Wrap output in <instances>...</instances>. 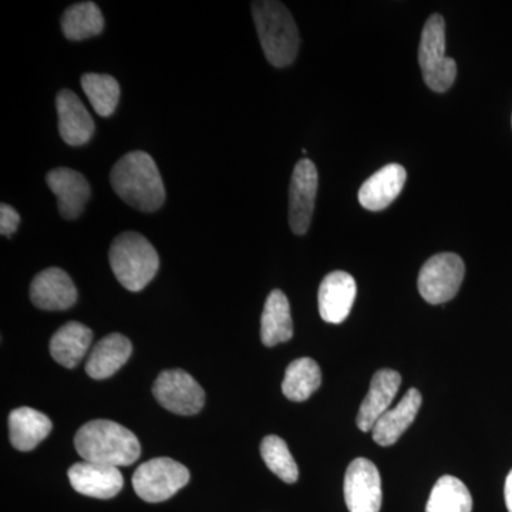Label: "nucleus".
I'll use <instances>...</instances> for the list:
<instances>
[{
	"instance_id": "c85d7f7f",
	"label": "nucleus",
	"mask_w": 512,
	"mask_h": 512,
	"mask_svg": "<svg viewBox=\"0 0 512 512\" xmlns=\"http://www.w3.org/2000/svg\"><path fill=\"white\" fill-rule=\"evenodd\" d=\"M504 494L508 512H512V470L508 474L507 480H505Z\"/></svg>"
},
{
	"instance_id": "423d86ee",
	"label": "nucleus",
	"mask_w": 512,
	"mask_h": 512,
	"mask_svg": "<svg viewBox=\"0 0 512 512\" xmlns=\"http://www.w3.org/2000/svg\"><path fill=\"white\" fill-rule=\"evenodd\" d=\"M190 478V471L183 464L173 458L160 457L137 468L133 487L141 500L163 503L190 483Z\"/></svg>"
},
{
	"instance_id": "412c9836",
	"label": "nucleus",
	"mask_w": 512,
	"mask_h": 512,
	"mask_svg": "<svg viewBox=\"0 0 512 512\" xmlns=\"http://www.w3.org/2000/svg\"><path fill=\"white\" fill-rule=\"evenodd\" d=\"M93 332L80 322L62 326L50 340V355L59 365L74 369L92 345Z\"/></svg>"
},
{
	"instance_id": "ddd939ff",
	"label": "nucleus",
	"mask_w": 512,
	"mask_h": 512,
	"mask_svg": "<svg viewBox=\"0 0 512 512\" xmlns=\"http://www.w3.org/2000/svg\"><path fill=\"white\" fill-rule=\"evenodd\" d=\"M47 185L57 197V207L64 220H76L83 214L92 190L83 174L72 168L59 167L47 173Z\"/></svg>"
},
{
	"instance_id": "f3484780",
	"label": "nucleus",
	"mask_w": 512,
	"mask_h": 512,
	"mask_svg": "<svg viewBox=\"0 0 512 512\" xmlns=\"http://www.w3.org/2000/svg\"><path fill=\"white\" fill-rule=\"evenodd\" d=\"M406 180L407 173L403 165H386L360 187V205L369 211L386 210L399 197Z\"/></svg>"
},
{
	"instance_id": "39448f33",
	"label": "nucleus",
	"mask_w": 512,
	"mask_h": 512,
	"mask_svg": "<svg viewBox=\"0 0 512 512\" xmlns=\"http://www.w3.org/2000/svg\"><path fill=\"white\" fill-rule=\"evenodd\" d=\"M419 63L424 83L433 92L444 93L456 82V60L446 56V22L431 15L421 32Z\"/></svg>"
},
{
	"instance_id": "dca6fc26",
	"label": "nucleus",
	"mask_w": 512,
	"mask_h": 512,
	"mask_svg": "<svg viewBox=\"0 0 512 512\" xmlns=\"http://www.w3.org/2000/svg\"><path fill=\"white\" fill-rule=\"evenodd\" d=\"M400 384H402V376L394 370L383 369L376 372L370 382L369 393L360 404L359 414H357V427L360 430L365 433L373 431L380 417L392 406Z\"/></svg>"
},
{
	"instance_id": "0eeeda50",
	"label": "nucleus",
	"mask_w": 512,
	"mask_h": 512,
	"mask_svg": "<svg viewBox=\"0 0 512 512\" xmlns=\"http://www.w3.org/2000/svg\"><path fill=\"white\" fill-rule=\"evenodd\" d=\"M466 265L457 254H437L423 265L419 275V291L424 301L441 305L451 301L460 291Z\"/></svg>"
},
{
	"instance_id": "cd10ccee",
	"label": "nucleus",
	"mask_w": 512,
	"mask_h": 512,
	"mask_svg": "<svg viewBox=\"0 0 512 512\" xmlns=\"http://www.w3.org/2000/svg\"><path fill=\"white\" fill-rule=\"evenodd\" d=\"M20 224V215L15 208L10 207L9 204L3 202L0 205V234L3 237H12L15 234Z\"/></svg>"
},
{
	"instance_id": "1a4fd4ad",
	"label": "nucleus",
	"mask_w": 512,
	"mask_h": 512,
	"mask_svg": "<svg viewBox=\"0 0 512 512\" xmlns=\"http://www.w3.org/2000/svg\"><path fill=\"white\" fill-rule=\"evenodd\" d=\"M343 490L349 512H380L382 478L375 464L367 458H356L349 464Z\"/></svg>"
},
{
	"instance_id": "4be33fe9",
	"label": "nucleus",
	"mask_w": 512,
	"mask_h": 512,
	"mask_svg": "<svg viewBox=\"0 0 512 512\" xmlns=\"http://www.w3.org/2000/svg\"><path fill=\"white\" fill-rule=\"evenodd\" d=\"M293 336L291 305L284 292L275 289L266 298L261 318V339L268 348L288 342Z\"/></svg>"
},
{
	"instance_id": "bb28decb",
	"label": "nucleus",
	"mask_w": 512,
	"mask_h": 512,
	"mask_svg": "<svg viewBox=\"0 0 512 512\" xmlns=\"http://www.w3.org/2000/svg\"><path fill=\"white\" fill-rule=\"evenodd\" d=\"M261 456L264 458L266 467L285 481L286 484H293L298 481L299 470L293 460L288 444L278 436H268L262 440Z\"/></svg>"
},
{
	"instance_id": "7ed1b4c3",
	"label": "nucleus",
	"mask_w": 512,
	"mask_h": 512,
	"mask_svg": "<svg viewBox=\"0 0 512 512\" xmlns=\"http://www.w3.org/2000/svg\"><path fill=\"white\" fill-rule=\"evenodd\" d=\"M252 16L266 60L274 67L291 66L301 47L298 26L281 2L252 3Z\"/></svg>"
},
{
	"instance_id": "5701e85b",
	"label": "nucleus",
	"mask_w": 512,
	"mask_h": 512,
	"mask_svg": "<svg viewBox=\"0 0 512 512\" xmlns=\"http://www.w3.org/2000/svg\"><path fill=\"white\" fill-rule=\"evenodd\" d=\"M64 36L72 42H82L99 36L104 29L103 13L94 2L74 3L62 15Z\"/></svg>"
},
{
	"instance_id": "aec40b11",
	"label": "nucleus",
	"mask_w": 512,
	"mask_h": 512,
	"mask_svg": "<svg viewBox=\"0 0 512 512\" xmlns=\"http://www.w3.org/2000/svg\"><path fill=\"white\" fill-rule=\"evenodd\" d=\"M52 429L49 417L30 407H19L10 413L9 437L16 450H35L52 433Z\"/></svg>"
},
{
	"instance_id": "4468645a",
	"label": "nucleus",
	"mask_w": 512,
	"mask_h": 512,
	"mask_svg": "<svg viewBox=\"0 0 512 512\" xmlns=\"http://www.w3.org/2000/svg\"><path fill=\"white\" fill-rule=\"evenodd\" d=\"M30 299L42 311H66L77 301L72 278L60 268H47L30 285Z\"/></svg>"
},
{
	"instance_id": "f03ea898",
	"label": "nucleus",
	"mask_w": 512,
	"mask_h": 512,
	"mask_svg": "<svg viewBox=\"0 0 512 512\" xmlns=\"http://www.w3.org/2000/svg\"><path fill=\"white\" fill-rule=\"evenodd\" d=\"M74 447L83 461L117 468L136 463L141 454L136 434L110 420L84 424L74 437Z\"/></svg>"
},
{
	"instance_id": "b1692460",
	"label": "nucleus",
	"mask_w": 512,
	"mask_h": 512,
	"mask_svg": "<svg viewBox=\"0 0 512 512\" xmlns=\"http://www.w3.org/2000/svg\"><path fill=\"white\" fill-rule=\"evenodd\" d=\"M322 372L318 363L309 357L293 360L285 372L282 392L292 402H305L319 389Z\"/></svg>"
},
{
	"instance_id": "2eb2a0df",
	"label": "nucleus",
	"mask_w": 512,
	"mask_h": 512,
	"mask_svg": "<svg viewBox=\"0 0 512 512\" xmlns=\"http://www.w3.org/2000/svg\"><path fill=\"white\" fill-rule=\"evenodd\" d=\"M57 116H59V134L64 143L79 147L89 143L94 136L96 126L89 110L72 90H62L56 97Z\"/></svg>"
},
{
	"instance_id": "20e7f679",
	"label": "nucleus",
	"mask_w": 512,
	"mask_h": 512,
	"mask_svg": "<svg viewBox=\"0 0 512 512\" xmlns=\"http://www.w3.org/2000/svg\"><path fill=\"white\" fill-rule=\"evenodd\" d=\"M109 261L117 281L131 292L143 291L160 268L156 248L146 237L131 231L114 239Z\"/></svg>"
},
{
	"instance_id": "393cba45",
	"label": "nucleus",
	"mask_w": 512,
	"mask_h": 512,
	"mask_svg": "<svg viewBox=\"0 0 512 512\" xmlns=\"http://www.w3.org/2000/svg\"><path fill=\"white\" fill-rule=\"evenodd\" d=\"M471 511H473V497L466 484L456 477H441L431 490L426 512Z\"/></svg>"
},
{
	"instance_id": "f257e3e1",
	"label": "nucleus",
	"mask_w": 512,
	"mask_h": 512,
	"mask_svg": "<svg viewBox=\"0 0 512 512\" xmlns=\"http://www.w3.org/2000/svg\"><path fill=\"white\" fill-rule=\"evenodd\" d=\"M110 183L121 200L138 211L154 212L163 207V178L146 151H131L121 157L111 170Z\"/></svg>"
},
{
	"instance_id": "a878e982",
	"label": "nucleus",
	"mask_w": 512,
	"mask_h": 512,
	"mask_svg": "<svg viewBox=\"0 0 512 512\" xmlns=\"http://www.w3.org/2000/svg\"><path fill=\"white\" fill-rule=\"evenodd\" d=\"M83 92L94 111L101 117H110L120 100V84L110 74L86 73L82 77Z\"/></svg>"
},
{
	"instance_id": "f8f14e48",
	"label": "nucleus",
	"mask_w": 512,
	"mask_h": 512,
	"mask_svg": "<svg viewBox=\"0 0 512 512\" xmlns=\"http://www.w3.org/2000/svg\"><path fill=\"white\" fill-rule=\"evenodd\" d=\"M356 281L348 272H330L318 293L320 318L332 325L345 322L356 299Z\"/></svg>"
},
{
	"instance_id": "6ab92c4d",
	"label": "nucleus",
	"mask_w": 512,
	"mask_h": 512,
	"mask_svg": "<svg viewBox=\"0 0 512 512\" xmlns=\"http://www.w3.org/2000/svg\"><path fill=\"white\" fill-rule=\"evenodd\" d=\"M133 353L130 340L120 333H111L97 342L86 362V373L92 379H109L126 365Z\"/></svg>"
},
{
	"instance_id": "a211bd4d",
	"label": "nucleus",
	"mask_w": 512,
	"mask_h": 512,
	"mask_svg": "<svg viewBox=\"0 0 512 512\" xmlns=\"http://www.w3.org/2000/svg\"><path fill=\"white\" fill-rule=\"evenodd\" d=\"M421 394L417 389H410L404 394L397 406L390 407L386 413L380 417L376 426L373 427V440L379 446H393L403 436L404 431L412 426L416 420L421 406Z\"/></svg>"
},
{
	"instance_id": "6e6552de",
	"label": "nucleus",
	"mask_w": 512,
	"mask_h": 512,
	"mask_svg": "<svg viewBox=\"0 0 512 512\" xmlns=\"http://www.w3.org/2000/svg\"><path fill=\"white\" fill-rule=\"evenodd\" d=\"M153 393L165 410L180 416L200 413L205 403V392L200 383L180 369L161 373L154 383Z\"/></svg>"
},
{
	"instance_id": "9d476101",
	"label": "nucleus",
	"mask_w": 512,
	"mask_h": 512,
	"mask_svg": "<svg viewBox=\"0 0 512 512\" xmlns=\"http://www.w3.org/2000/svg\"><path fill=\"white\" fill-rule=\"evenodd\" d=\"M318 170L308 158L295 165L289 187V225L293 234L305 235L311 227L318 192Z\"/></svg>"
},
{
	"instance_id": "9b49d317",
	"label": "nucleus",
	"mask_w": 512,
	"mask_h": 512,
	"mask_svg": "<svg viewBox=\"0 0 512 512\" xmlns=\"http://www.w3.org/2000/svg\"><path fill=\"white\" fill-rule=\"evenodd\" d=\"M67 476L74 490L86 497L110 500L123 490L124 478L120 468L106 464L82 461L70 467Z\"/></svg>"
}]
</instances>
